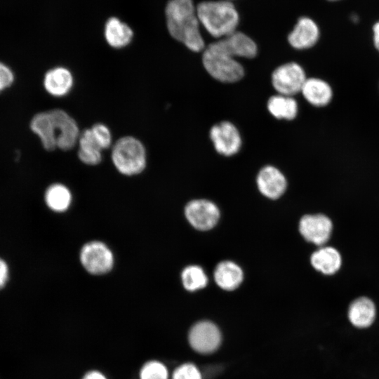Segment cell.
I'll list each match as a JSON object with an SVG mask.
<instances>
[{
    "instance_id": "obj_1",
    "label": "cell",
    "mask_w": 379,
    "mask_h": 379,
    "mask_svg": "<svg viewBox=\"0 0 379 379\" xmlns=\"http://www.w3.org/2000/svg\"><path fill=\"white\" fill-rule=\"evenodd\" d=\"M166 17L167 28L173 38L194 52L205 48L192 0H170L166 7Z\"/></svg>"
},
{
    "instance_id": "obj_2",
    "label": "cell",
    "mask_w": 379,
    "mask_h": 379,
    "mask_svg": "<svg viewBox=\"0 0 379 379\" xmlns=\"http://www.w3.org/2000/svg\"><path fill=\"white\" fill-rule=\"evenodd\" d=\"M196 8L200 24L213 37L222 39L236 32L239 17L230 1H202Z\"/></svg>"
},
{
    "instance_id": "obj_3",
    "label": "cell",
    "mask_w": 379,
    "mask_h": 379,
    "mask_svg": "<svg viewBox=\"0 0 379 379\" xmlns=\"http://www.w3.org/2000/svg\"><path fill=\"white\" fill-rule=\"evenodd\" d=\"M235 56L218 40L205 48L202 62L206 72L215 79L234 83L242 79L244 70Z\"/></svg>"
},
{
    "instance_id": "obj_4",
    "label": "cell",
    "mask_w": 379,
    "mask_h": 379,
    "mask_svg": "<svg viewBox=\"0 0 379 379\" xmlns=\"http://www.w3.org/2000/svg\"><path fill=\"white\" fill-rule=\"evenodd\" d=\"M112 162L117 171L125 175H137L147 164L146 150L143 144L133 136L119 138L112 150Z\"/></svg>"
},
{
    "instance_id": "obj_5",
    "label": "cell",
    "mask_w": 379,
    "mask_h": 379,
    "mask_svg": "<svg viewBox=\"0 0 379 379\" xmlns=\"http://www.w3.org/2000/svg\"><path fill=\"white\" fill-rule=\"evenodd\" d=\"M80 261L88 272L100 275L111 270L114 265V255L103 242L92 241L83 246Z\"/></svg>"
},
{
    "instance_id": "obj_6",
    "label": "cell",
    "mask_w": 379,
    "mask_h": 379,
    "mask_svg": "<svg viewBox=\"0 0 379 379\" xmlns=\"http://www.w3.org/2000/svg\"><path fill=\"white\" fill-rule=\"evenodd\" d=\"M307 78L302 67L288 62L277 67L272 74V84L279 94L293 96L301 91Z\"/></svg>"
},
{
    "instance_id": "obj_7",
    "label": "cell",
    "mask_w": 379,
    "mask_h": 379,
    "mask_svg": "<svg viewBox=\"0 0 379 379\" xmlns=\"http://www.w3.org/2000/svg\"><path fill=\"white\" fill-rule=\"evenodd\" d=\"M210 138L215 150L226 157L237 154L241 146V138L238 129L227 121L213 126L210 130Z\"/></svg>"
},
{
    "instance_id": "obj_8",
    "label": "cell",
    "mask_w": 379,
    "mask_h": 379,
    "mask_svg": "<svg viewBox=\"0 0 379 379\" xmlns=\"http://www.w3.org/2000/svg\"><path fill=\"white\" fill-rule=\"evenodd\" d=\"M189 343L196 352L210 354L219 347L221 335L212 322L203 321L194 324L189 332Z\"/></svg>"
},
{
    "instance_id": "obj_9",
    "label": "cell",
    "mask_w": 379,
    "mask_h": 379,
    "mask_svg": "<svg viewBox=\"0 0 379 379\" xmlns=\"http://www.w3.org/2000/svg\"><path fill=\"white\" fill-rule=\"evenodd\" d=\"M185 215L194 228L204 231L213 228L216 225L220 212L218 207L211 201L197 199L187 204Z\"/></svg>"
},
{
    "instance_id": "obj_10",
    "label": "cell",
    "mask_w": 379,
    "mask_h": 379,
    "mask_svg": "<svg viewBox=\"0 0 379 379\" xmlns=\"http://www.w3.org/2000/svg\"><path fill=\"white\" fill-rule=\"evenodd\" d=\"M54 120L57 147L66 151L72 149L78 142L80 135L76 121L65 110H50Z\"/></svg>"
},
{
    "instance_id": "obj_11",
    "label": "cell",
    "mask_w": 379,
    "mask_h": 379,
    "mask_svg": "<svg viewBox=\"0 0 379 379\" xmlns=\"http://www.w3.org/2000/svg\"><path fill=\"white\" fill-rule=\"evenodd\" d=\"M332 229L331 220L323 214L304 215L299 223L300 232L305 239L319 246L329 239Z\"/></svg>"
},
{
    "instance_id": "obj_12",
    "label": "cell",
    "mask_w": 379,
    "mask_h": 379,
    "mask_svg": "<svg viewBox=\"0 0 379 379\" xmlns=\"http://www.w3.org/2000/svg\"><path fill=\"white\" fill-rule=\"evenodd\" d=\"M319 29L315 22L310 18L301 17L288 36L290 45L298 50L312 47L318 41Z\"/></svg>"
},
{
    "instance_id": "obj_13",
    "label": "cell",
    "mask_w": 379,
    "mask_h": 379,
    "mask_svg": "<svg viewBox=\"0 0 379 379\" xmlns=\"http://www.w3.org/2000/svg\"><path fill=\"white\" fill-rule=\"evenodd\" d=\"M286 184L284 174L272 166L263 167L257 176V185L260 192L270 199H277L282 195Z\"/></svg>"
},
{
    "instance_id": "obj_14",
    "label": "cell",
    "mask_w": 379,
    "mask_h": 379,
    "mask_svg": "<svg viewBox=\"0 0 379 379\" xmlns=\"http://www.w3.org/2000/svg\"><path fill=\"white\" fill-rule=\"evenodd\" d=\"M73 77L65 67H58L48 71L45 74L44 85L46 91L55 97L67 94L73 86Z\"/></svg>"
},
{
    "instance_id": "obj_15",
    "label": "cell",
    "mask_w": 379,
    "mask_h": 379,
    "mask_svg": "<svg viewBox=\"0 0 379 379\" xmlns=\"http://www.w3.org/2000/svg\"><path fill=\"white\" fill-rule=\"evenodd\" d=\"M30 127L44 149L52 151L57 148L55 124L50 110L36 114L31 121Z\"/></svg>"
},
{
    "instance_id": "obj_16",
    "label": "cell",
    "mask_w": 379,
    "mask_h": 379,
    "mask_svg": "<svg viewBox=\"0 0 379 379\" xmlns=\"http://www.w3.org/2000/svg\"><path fill=\"white\" fill-rule=\"evenodd\" d=\"M300 92L309 103L316 107L326 105L332 98L331 86L317 78L307 79Z\"/></svg>"
},
{
    "instance_id": "obj_17",
    "label": "cell",
    "mask_w": 379,
    "mask_h": 379,
    "mask_svg": "<svg viewBox=\"0 0 379 379\" xmlns=\"http://www.w3.org/2000/svg\"><path fill=\"white\" fill-rule=\"evenodd\" d=\"M375 307L368 298L361 297L354 300L348 310V318L356 327L366 328L374 321Z\"/></svg>"
},
{
    "instance_id": "obj_18",
    "label": "cell",
    "mask_w": 379,
    "mask_h": 379,
    "mask_svg": "<svg viewBox=\"0 0 379 379\" xmlns=\"http://www.w3.org/2000/svg\"><path fill=\"white\" fill-rule=\"evenodd\" d=\"M341 263L340 253L331 246L322 247L311 255V264L314 268L326 275L337 272L341 267Z\"/></svg>"
},
{
    "instance_id": "obj_19",
    "label": "cell",
    "mask_w": 379,
    "mask_h": 379,
    "mask_svg": "<svg viewBox=\"0 0 379 379\" xmlns=\"http://www.w3.org/2000/svg\"><path fill=\"white\" fill-rule=\"evenodd\" d=\"M220 40L235 57L253 58L257 54L256 44L243 32L236 31Z\"/></svg>"
},
{
    "instance_id": "obj_20",
    "label": "cell",
    "mask_w": 379,
    "mask_h": 379,
    "mask_svg": "<svg viewBox=\"0 0 379 379\" xmlns=\"http://www.w3.org/2000/svg\"><path fill=\"white\" fill-rule=\"evenodd\" d=\"M78 157L84 164L95 166L102 161V148L91 128L84 130L79 135Z\"/></svg>"
},
{
    "instance_id": "obj_21",
    "label": "cell",
    "mask_w": 379,
    "mask_h": 379,
    "mask_svg": "<svg viewBox=\"0 0 379 379\" xmlns=\"http://www.w3.org/2000/svg\"><path fill=\"white\" fill-rule=\"evenodd\" d=\"M214 279L221 288L232 291L241 283L243 272L234 262L223 261L217 265L214 272Z\"/></svg>"
},
{
    "instance_id": "obj_22",
    "label": "cell",
    "mask_w": 379,
    "mask_h": 379,
    "mask_svg": "<svg viewBox=\"0 0 379 379\" xmlns=\"http://www.w3.org/2000/svg\"><path fill=\"white\" fill-rule=\"evenodd\" d=\"M105 37L113 48H122L128 45L133 37L132 29L117 18H109L105 27Z\"/></svg>"
},
{
    "instance_id": "obj_23",
    "label": "cell",
    "mask_w": 379,
    "mask_h": 379,
    "mask_svg": "<svg viewBox=\"0 0 379 379\" xmlns=\"http://www.w3.org/2000/svg\"><path fill=\"white\" fill-rule=\"evenodd\" d=\"M267 109L277 119L292 120L298 113V103L293 96L278 94L270 97Z\"/></svg>"
},
{
    "instance_id": "obj_24",
    "label": "cell",
    "mask_w": 379,
    "mask_h": 379,
    "mask_svg": "<svg viewBox=\"0 0 379 379\" xmlns=\"http://www.w3.org/2000/svg\"><path fill=\"white\" fill-rule=\"evenodd\" d=\"M46 205L56 212L65 211L72 202V194L69 190L60 183L53 184L48 187L45 193Z\"/></svg>"
},
{
    "instance_id": "obj_25",
    "label": "cell",
    "mask_w": 379,
    "mask_h": 379,
    "mask_svg": "<svg viewBox=\"0 0 379 379\" xmlns=\"http://www.w3.org/2000/svg\"><path fill=\"white\" fill-rule=\"evenodd\" d=\"M181 279L185 288L194 291L204 288L208 282V278L203 269L197 265L186 267L182 272Z\"/></svg>"
},
{
    "instance_id": "obj_26",
    "label": "cell",
    "mask_w": 379,
    "mask_h": 379,
    "mask_svg": "<svg viewBox=\"0 0 379 379\" xmlns=\"http://www.w3.org/2000/svg\"><path fill=\"white\" fill-rule=\"evenodd\" d=\"M139 376L140 379H168V371L164 364L152 360L142 366Z\"/></svg>"
},
{
    "instance_id": "obj_27",
    "label": "cell",
    "mask_w": 379,
    "mask_h": 379,
    "mask_svg": "<svg viewBox=\"0 0 379 379\" xmlns=\"http://www.w3.org/2000/svg\"><path fill=\"white\" fill-rule=\"evenodd\" d=\"M92 133L102 149H107L112 144V134L103 124H95L91 128Z\"/></svg>"
},
{
    "instance_id": "obj_28",
    "label": "cell",
    "mask_w": 379,
    "mask_h": 379,
    "mask_svg": "<svg viewBox=\"0 0 379 379\" xmlns=\"http://www.w3.org/2000/svg\"><path fill=\"white\" fill-rule=\"evenodd\" d=\"M172 379H202L199 369L192 364H184L173 371Z\"/></svg>"
},
{
    "instance_id": "obj_29",
    "label": "cell",
    "mask_w": 379,
    "mask_h": 379,
    "mask_svg": "<svg viewBox=\"0 0 379 379\" xmlns=\"http://www.w3.org/2000/svg\"><path fill=\"white\" fill-rule=\"evenodd\" d=\"M13 81L12 71L6 65L0 62V92L10 86Z\"/></svg>"
},
{
    "instance_id": "obj_30",
    "label": "cell",
    "mask_w": 379,
    "mask_h": 379,
    "mask_svg": "<svg viewBox=\"0 0 379 379\" xmlns=\"http://www.w3.org/2000/svg\"><path fill=\"white\" fill-rule=\"evenodd\" d=\"M8 277V268L6 263L0 259V288L6 283Z\"/></svg>"
},
{
    "instance_id": "obj_31",
    "label": "cell",
    "mask_w": 379,
    "mask_h": 379,
    "mask_svg": "<svg viewBox=\"0 0 379 379\" xmlns=\"http://www.w3.org/2000/svg\"><path fill=\"white\" fill-rule=\"evenodd\" d=\"M82 379H107V378L98 371H91L87 372Z\"/></svg>"
},
{
    "instance_id": "obj_32",
    "label": "cell",
    "mask_w": 379,
    "mask_h": 379,
    "mask_svg": "<svg viewBox=\"0 0 379 379\" xmlns=\"http://www.w3.org/2000/svg\"><path fill=\"white\" fill-rule=\"evenodd\" d=\"M373 31L374 45L376 49L379 51V21L374 24Z\"/></svg>"
},
{
    "instance_id": "obj_33",
    "label": "cell",
    "mask_w": 379,
    "mask_h": 379,
    "mask_svg": "<svg viewBox=\"0 0 379 379\" xmlns=\"http://www.w3.org/2000/svg\"><path fill=\"white\" fill-rule=\"evenodd\" d=\"M351 20H353L354 22H357L358 21L359 18H358L357 15H352Z\"/></svg>"
},
{
    "instance_id": "obj_34",
    "label": "cell",
    "mask_w": 379,
    "mask_h": 379,
    "mask_svg": "<svg viewBox=\"0 0 379 379\" xmlns=\"http://www.w3.org/2000/svg\"><path fill=\"white\" fill-rule=\"evenodd\" d=\"M328 1H339V0H328Z\"/></svg>"
},
{
    "instance_id": "obj_35",
    "label": "cell",
    "mask_w": 379,
    "mask_h": 379,
    "mask_svg": "<svg viewBox=\"0 0 379 379\" xmlns=\"http://www.w3.org/2000/svg\"><path fill=\"white\" fill-rule=\"evenodd\" d=\"M224 1H227V0H224Z\"/></svg>"
}]
</instances>
